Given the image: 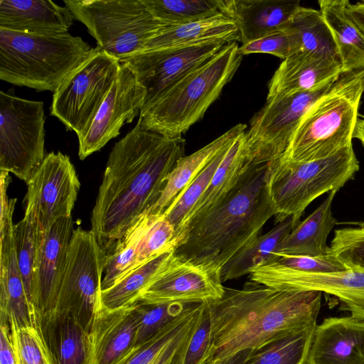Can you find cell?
<instances>
[{
	"mask_svg": "<svg viewBox=\"0 0 364 364\" xmlns=\"http://www.w3.org/2000/svg\"><path fill=\"white\" fill-rule=\"evenodd\" d=\"M74 16L66 6L45 0H0V28L33 34L68 33Z\"/></svg>",
	"mask_w": 364,
	"mask_h": 364,
	"instance_id": "cell-24",
	"label": "cell"
},
{
	"mask_svg": "<svg viewBox=\"0 0 364 364\" xmlns=\"http://www.w3.org/2000/svg\"><path fill=\"white\" fill-rule=\"evenodd\" d=\"M156 215L146 213L140 217L107 255L102 290L111 287L134 269L140 243Z\"/></svg>",
	"mask_w": 364,
	"mask_h": 364,
	"instance_id": "cell-37",
	"label": "cell"
},
{
	"mask_svg": "<svg viewBox=\"0 0 364 364\" xmlns=\"http://www.w3.org/2000/svg\"><path fill=\"white\" fill-rule=\"evenodd\" d=\"M363 93L364 68L341 73L302 117L279 161H314L352 146Z\"/></svg>",
	"mask_w": 364,
	"mask_h": 364,
	"instance_id": "cell-5",
	"label": "cell"
},
{
	"mask_svg": "<svg viewBox=\"0 0 364 364\" xmlns=\"http://www.w3.org/2000/svg\"><path fill=\"white\" fill-rule=\"evenodd\" d=\"M245 132L230 145L209 186L191 211L182 228L189 221L206 214L222 203L244 178L252 164L243 152Z\"/></svg>",
	"mask_w": 364,
	"mask_h": 364,
	"instance_id": "cell-31",
	"label": "cell"
},
{
	"mask_svg": "<svg viewBox=\"0 0 364 364\" xmlns=\"http://www.w3.org/2000/svg\"><path fill=\"white\" fill-rule=\"evenodd\" d=\"M338 77L305 92L266 100L244 134L243 152L250 164L279 160L302 117Z\"/></svg>",
	"mask_w": 364,
	"mask_h": 364,
	"instance_id": "cell-12",
	"label": "cell"
},
{
	"mask_svg": "<svg viewBox=\"0 0 364 364\" xmlns=\"http://www.w3.org/2000/svg\"><path fill=\"white\" fill-rule=\"evenodd\" d=\"M306 364H364V320L328 317L316 324Z\"/></svg>",
	"mask_w": 364,
	"mask_h": 364,
	"instance_id": "cell-21",
	"label": "cell"
},
{
	"mask_svg": "<svg viewBox=\"0 0 364 364\" xmlns=\"http://www.w3.org/2000/svg\"><path fill=\"white\" fill-rule=\"evenodd\" d=\"M213 344V321L209 301H204L200 319L187 348L184 364H207Z\"/></svg>",
	"mask_w": 364,
	"mask_h": 364,
	"instance_id": "cell-44",
	"label": "cell"
},
{
	"mask_svg": "<svg viewBox=\"0 0 364 364\" xmlns=\"http://www.w3.org/2000/svg\"><path fill=\"white\" fill-rule=\"evenodd\" d=\"M0 364H18L10 325L0 323Z\"/></svg>",
	"mask_w": 364,
	"mask_h": 364,
	"instance_id": "cell-47",
	"label": "cell"
},
{
	"mask_svg": "<svg viewBox=\"0 0 364 364\" xmlns=\"http://www.w3.org/2000/svg\"><path fill=\"white\" fill-rule=\"evenodd\" d=\"M329 247L348 269L364 270V227L336 230Z\"/></svg>",
	"mask_w": 364,
	"mask_h": 364,
	"instance_id": "cell-42",
	"label": "cell"
},
{
	"mask_svg": "<svg viewBox=\"0 0 364 364\" xmlns=\"http://www.w3.org/2000/svg\"><path fill=\"white\" fill-rule=\"evenodd\" d=\"M173 251L174 248L158 255L129 272L111 287L102 290V304L108 309H118L138 301L142 292L173 256Z\"/></svg>",
	"mask_w": 364,
	"mask_h": 364,
	"instance_id": "cell-36",
	"label": "cell"
},
{
	"mask_svg": "<svg viewBox=\"0 0 364 364\" xmlns=\"http://www.w3.org/2000/svg\"><path fill=\"white\" fill-rule=\"evenodd\" d=\"M239 50L242 55L252 53H267L282 60L293 54L290 39L283 31H276L242 44L239 46Z\"/></svg>",
	"mask_w": 364,
	"mask_h": 364,
	"instance_id": "cell-46",
	"label": "cell"
},
{
	"mask_svg": "<svg viewBox=\"0 0 364 364\" xmlns=\"http://www.w3.org/2000/svg\"><path fill=\"white\" fill-rule=\"evenodd\" d=\"M145 89L132 70L121 63L117 79L85 134L78 139V156L83 160L100 151L120 134L122 126L139 115Z\"/></svg>",
	"mask_w": 364,
	"mask_h": 364,
	"instance_id": "cell-16",
	"label": "cell"
},
{
	"mask_svg": "<svg viewBox=\"0 0 364 364\" xmlns=\"http://www.w3.org/2000/svg\"><path fill=\"white\" fill-rule=\"evenodd\" d=\"M43 102L0 92V171L26 183L45 158Z\"/></svg>",
	"mask_w": 364,
	"mask_h": 364,
	"instance_id": "cell-10",
	"label": "cell"
},
{
	"mask_svg": "<svg viewBox=\"0 0 364 364\" xmlns=\"http://www.w3.org/2000/svg\"><path fill=\"white\" fill-rule=\"evenodd\" d=\"M269 164H251L237 188L206 214L189 221L178 235L174 255L220 273L223 266L259 235L274 217L267 185Z\"/></svg>",
	"mask_w": 364,
	"mask_h": 364,
	"instance_id": "cell-3",
	"label": "cell"
},
{
	"mask_svg": "<svg viewBox=\"0 0 364 364\" xmlns=\"http://www.w3.org/2000/svg\"><path fill=\"white\" fill-rule=\"evenodd\" d=\"M218 40L240 42L237 24L228 15L220 14L185 24L167 26L150 40L145 50Z\"/></svg>",
	"mask_w": 364,
	"mask_h": 364,
	"instance_id": "cell-30",
	"label": "cell"
},
{
	"mask_svg": "<svg viewBox=\"0 0 364 364\" xmlns=\"http://www.w3.org/2000/svg\"><path fill=\"white\" fill-rule=\"evenodd\" d=\"M107 257L92 230H74L53 311L70 314L87 333L102 303Z\"/></svg>",
	"mask_w": 364,
	"mask_h": 364,
	"instance_id": "cell-11",
	"label": "cell"
},
{
	"mask_svg": "<svg viewBox=\"0 0 364 364\" xmlns=\"http://www.w3.org/2000/svg\"><path fill=\"white\" fill-rule=\"evenodd\" d=\"M177 242L178 236L172 225L163 215H156L140 243L134 269L158 255L175 248Z\"/></svg>",
	"mask_w": 364,
	"mask_h": 364,
	"instance_id": "cell-43",
	"label": "cell"
},
{
	"mask_svg": "<svg viewBox=\"0 0 364 364\" xmlns=\"http://www.w3.org/2000/svg\"><path fill=\"white\" fill-rule=\"evenodd\" d=\"M247 130L245 124H237L224 134L197 150L180 158L169 173L166 186L156 203L147 214L162 215L184 188L226 146Z\"/></svg>",
	"mask_w": 364,
	"mask_h": 364,
	"instance_id": "cell-28",
	"label": "cell"
},
{
	"mask_svg": "<svg viewBox=\"0 0 364 364\" xmlns=\"http://www.w3.org/2000/svg\"><path fill=\"white\" fill-rule=\"evenodd\" d=\"M316 320L250 349L243 364H306Z\"/></svg>",
	"mask_w": 364,
	"mask_h": 364,
	"instance_id": "cell-33",
	"label": "cell"
},
{
	"mask_svg": "<svg viewBox=\"0 0 364 364\" xmlns=\"http://www.w3.org/2000/svg\"><path fill=\"white\" fill-rule=\"evenodd\" d=\"M274 262L286 268L308 273H330L348 269L330 252L324 255L289 256L277 255Z\"/></svg>",
	"mask_w": 364,
	"mask_h": 364,
	"instance_id": "cell-45",
	"label": "cell"
},
{
	"mask_svg": "<svg viewBox=\"0 0 364 364\" xmlns=\"http://www.w3.org/2000/svg\"><path fill=\"white\" fill-rule=\"evenodd\" d=\"M92 49L68 32L33 34L0 28V79L54 92Z\"/></svg>",
	"mask_w": 364,
	"mask_h": 364,
	"instance_id": "cell-6",
	"label": "cell"
},
{
	"mask_svg": "<svg viewBox=\"0 0 364 364\" xmlns=\"http://www.w3.org/2000/svg\"><path fill=\"white\" fill-rule=\"evenodd\" d=\"M321 295L316 291H278L252 281L240 289L225 287L220 299L208 301L213 344L207 364L259 348L316 320Z\"/></svg>",
	"mask_w": 364,
	"mask_h": 364,
	"instance_id": "cell-2",
	"label": "cell"
},
{
	"mask_svg": "<svg viewBox=\"0 0 364 364\" xmlns=\"http://www.w3.org/2000/svg\"><path fill=\"white\" fill-rule=\"evenodd\" d=\"M232 144L220 150L163 213L164 218L174 228L177 236L191 211L209 186L215 172Z\"/></svg>",
	"mask_w": 364,
	"mask_h": 364,
	"instance_id": "cell-38",
	"label": "cell"
},
{
	"mask_svg": "<svg viewBox=\"0 0 364 364\" xmlns=\"http://www.w3.org/2000/svg\"><path fill=\"white\" fill-rule=\"evenodd\" d=\"M338 58L299 52L282 60L268 83L267 99L312 90L343 73Z\"/></svg>",
	"mask_w": 364,
	"mask_h": 364,
	"instance_id": "cell-22",
	"label": "cell"
},
{
	"mask_svg": "<svg viewBox=\"0 0 364 364\" xmlns=\"http://www.w3.org/2000/svg\"><path fill=\"white\" fill-rule=\"evenodd\" d=\"M348 11L354 22L364 34V0L354 4L349 1Z\"/></svg>",
	"mask_w": 364,
	"mask_h": 364,
	"instance_id": "cell-48",
	"label": "cell"
},
{
	"mask_svg": "<svg viewBox=\"0 0 364 364\" xmlns=\"http://www.w3.org/2000/svg\"><path fill=\"white\" fill-rule=\"evenodd\" d=\"M297 224L289 218L276 224L264 235H258L238 251L222 268V282L243 277L256 267L277 258L278 246Z\"/></svg>",
	"mask_w": 364,
	"mask_h": 364,
	"instance_id": "cell-32",
	"label": "cell"
},
{
	"mask_svg": "<svg viewBox=\"0 0 364 364\" xmlns=\"http://www.w3.org/2000/svg\"><path fill=\"white\" fill-rule=\"evenodd\" d=\"M282 31L290 39L293 54L313 52L338 58L331 33L320 10L301 6Z\"/></svg>",
	"mask_w": 364,
	"mask_h": 364,
	"instance_id": "cell-34",
	"label": "cell"
},
{
	"mask_svg": "<svg viewBox=\"0 0 364 364\" xmlns=\"http://www.w3.org/2000/svg\"><path fill=\"white\" fill-rule=\"evenodd\" d=\"M45 234L39 230L32 217L26 213L22 220L14 225L18 265L27 296L32 304L35 264Z\"/></svg>",
	"mask_w": 364,
	"mask_h": 364,
	"instance_id": "cell-39",
	"label": "cell"
},
{
	"mask_svg": "<svg viewBox=\"0 0 364 364\" xmlns=\"http://www.w3.org/2000/svg\"><path fill=\"white\" fill-rule=\"evenodd\" d=\"M75 19L83 23L97 46L120 61L145 50L166 26L142 0H64Z\"/></svg>",
	"mask_w": 364,
	"mask_h": 364,
	"instance_id": "cell-8",
	"label": "cell"
},
{
	"mask_svg": "<svg viewBox=\"0 0 364 364\" xmlns=\"http://www.w3.org/2000/svg\"><path fill=\"white\" fill-rule=\"evenodd\" d=\"M121 68V62L100 47L90 55L53 92L50 114L76 133L87 132L106 98Z\"/></svg>",
	"mask_w": 364,
	"mask_h": 364,
	"instance_id": "cell-9",
	"label": "cell"
},
{
	"mask_svg": "<svg viewBox=\"0 0 364 364\" xmlns=\"http://www.w3.org/2000/svg\"><path fill=\"white\" fill-rule=\"evenodd\" d=\"M301 6L299 0H232L231 16L240 42L247 43L282 31Z\"/></svg>",
	"mask_w": 364,
	"mask_h": 364,
	"instance_id": "cell-25",
	"label": "cell"
},
{
	"mask_svg": "<svg viewBox=\"0 0 364 364\" xmlns=\"http://www.w3.org/2000/svg\"><path fill=\"white\" fill-rule=\"evenodd\" d=\"M87 335L88 364H119L136 347L134 304L108 309L101 303Z\"/></svg>",
	"mask_w": 364,
	"mask_h": 364,
	"instance_id": "cell-19",
	"label": "cell"
},
{
	"mask_svg": "<svg viewBox=\"0 0 364 364\" xmlns=\"http://www.w3.org/2000/svg\"><path fill=\"white\" fill-rule=\"evenodd\" d=\"M250 350L240 351L225 359L211 364H243L249 353Z\"/></svg>",
	"mask_w": 364,
	"mask_h": 364,
	"instance_id": "cell-49",
	"label": "cell"
},
{
	"mask_svg": "<svg viewBox=\"0 0 364 364\" xmlns=\"http://www.w3.org/2000/svg\"><path fill=\"white\" fill-rule=\"evenodd\" d=\"M250 280L278 291H316L334 296L351 317L364 320V270L308 273L269 262L255 268Z\"/></svg>",
	"mask_w": 364,
	"mask_h": 364,
	"instance_id": "cell-15",
	"label": "cell"
},
{
	"mask_svg": "<svg viewBox=\"0 0 364 364\" xmlns=\"http://www.w3.org/2000/svg\"><path fill=\"white\" fill-rule=\"evenodd\" d=\"M13 214L0 220V323L18 328L37 323V314L27 296L19 271Z\"/></svg>",
	"mask_w": 364,
	"mask_h": 364,
	"instance_id": "cell-20",
	"label": "cell"
},
{
	"mask_svg": "<svg viewBox=\"0 0 364 364\" xmlns=\"http://www.w3.org/2000/svg\"><path fill=\"white\" fill-rule=\"evenodd\" d=\"M238 42L227 43L210 59L165 90L141 111L137 123L167 138H182L220 97L241 65Z\"/></svg>",
	"mask_w": 364,
	"mask_h": 364,
	"instance_id": "cell-4",
	"label": "cell"
},
{
	"mask_svg": "<svg viewBox=\"0 0 364 364\" xmlns=\"http://www.w3.org/2000/svg\"><path fill=\"white\" fill-rule=\"evenodd\" d=\"M336 192L331 191L314 211L299 221L281 241L275 254L316 257L329 252L327 237L337 222L332 213Z\"/></svg>",
	"mask_w": 364,
	"mask_h": 364,
	"instance_id": "cell-27",
	"label": "cell"
},
{
	"mask_svg": "<svg viewBox=\"0 0 364 364\" xmlns=\"http://www.w3.org/2000/svg\"><path fill=\"white\" fill-rule=\"evenodd\" d=\"M188 303L134 304L136 320V347L145 343L174 319Z\"/></svg>",
	"mask_w": 364,
	"mask_h": 364,
	"instance_id": "cell-40",
	"label": "cell"
},
{
	"mask_svg": "<svg viewBox=\"0 0 364 364\" xmlns=\"http://www.w3.org/2000/svg\"><path fill=\"white\" fill-rule=\"evenodd\" d=\"M222 282L220 273L182 260L173 254L138 301L165 304L216 300L225 292Z\"/></svg>",
	"mask_w": 364,
	"mask_h": 364,
	"instance_id": "cell-17",
	"label": "cell"
},
{
	"mask_svg": "<svg viewBox=\"0 0 364 364\" xmlns=\"http://www.w3.org/2000/svg\"><path fill=\"white\" fill-rule=\"evenodd\" d=\"M37 316L53 364H88L87 332L73 316L53 311Z\"/></svg>",
	"mask_w": 364,
	"mask_h": 364,
	"instance_id": "cell-26",
	"label": "cell"
},
{
	"mask_svg": "<svg viewBox=\"0 0 364 364\" xmlns=\"http://www.w3.org/2000/svg\"><path fill=\"white\" fill-rule=\"evenodd\" d=\"M9 325L18 364H53L38 319L31 326L18 328Z\"/></svg>",
	"mask_w": 364,
	"mask_h": 364,
	"instance_id": "cell-41",
	"label": "cell"
},
{
	"mask_svg": "<svg viewBox=\"0 0 364 364\" xmlns=\"http://www.w3.org/2000/svg\"><path fill=\"white\" fill-rule=\"evenodd\" d=\"M71 217L57 220L46 232L38 251L32 303L38 315L54 310L73 235Z\"/></svg>",
	"mask_w": 364,
	"mask_h": 364,
	"instance_id": "cell-18",
	"label": "cell"
},
{
	"mask_svg": "<svg viewBox=\"0 0 364 364\" xmlns=\"http://www.w3.org/2000/svg\"><path fill=\"white\" fill-rule=\"evenodd\" d=\"M228 43L218 40L145 50L121 60L145 89L141 111L172 84L210 59Z\"/></svg>",
	"mask_w": 364,
	"mask_h": 364,
	"instance_id": "cell-14",
	"label": "cell"
},
{
	"mask_svg": "<svg viewBox=\"0 0 364 364\" xmlns=\"http://www.w3.org/2000/svg\"><path fill=\"white\" fill-rule=\"evenodd\" d=\"M151 15L166 26H178L220 14L231 16L232 0H142Z\"/></svg>",
	"mask_w": 364,
	"mask_h": 364,
	"instance_id": "cell-35",
	"label": "cell"
},
{
	"mask_svg": "<svg viewBox=\"0 0 364 364\" xmlns=\"http://www.w3.org/2000/svg\"><path fill=\"white\" fill-rule=\"evenodd\" d=\"M203 306V302L188 303L174 319L152 338L135 347L119 364H184Z\"/></svg>",
	"mask_w": 364,
	"mask_h": 364,
	"instance_id": "cell-23",
	"label": "cell"
},
{
	"mask_svg": "<svg viewBox=\"0 0 364 364\" xmlns=\"http://www.w3.org/2000/svg\"><path fill=\"white\" fill-rule=\"evenodd\" d=\"M25 213L43 233L59 219L71 217L80 183L70 157L48 154L26 183Z\"/></svg>",
	"mask_w": 364,
	"mask_h": 364,
	"instance_id": "cell-13",
	"label": "cell"
},
{
	"mask_svg": "<svg viewBox=\"0 0 364 364\" xmlns=\"http://www.w3.org/2000/svg\"><path fill=\"white\" fill-rule=\"evenodd\" d=\"M359 168L353 145L314 161L269 163L267 185L275 223L291 218L298 224L313 200L325 193L338 191Z\"/></svg>",
	"mask_w": 364,
	"mask_h": 364,
	"instance_id": "cell-7",
	"label": "cell"
},
{
	"mask_svg": "<svg viewBox=\"0 0 364 364\" xmlns=\"http://www.w3.org/2000/svg\"><path fill=\"white\" fill-rule=\"evenodd\" d=\"M184 152V139L167 138L139 123L115 143L91 215V230L107 255L156 203Z\"/></svg>",
	"mask_w": 364,
	"mask_h": 364,
	"instance_id": "cell-1",
	"label": "cell"
},
{
	"mask_svg": "<svg viewBox=\"0 0 364 364\" xmlns=\"http://www.w3.org/2000/svg\"><path fill=\"white\" fill-rule=\"evenodd\" d=\"M353 138L358 139L364 146V117L361 119H358Z\"/></svg>",
	"mask_w": 364,
	"mask_h": 364,
	"instance_id": "cell-50",
	"label": "cell"
},
{
	"mask_svg": "<svg viewBox=\"0 0 364 364\" xmlns=\"http://www.w3.org/2000/svg\"><path fill=\"white\" fill-rule=\"evenodd\" d=\"M348 0H319L343 73L364 68V34L348 11Z\"/></svg>",
	"mask_w": 364,
	"mask_h": 364,
	"instance_id": "cell-29",
	"label": "cell"
}]
</instances>
